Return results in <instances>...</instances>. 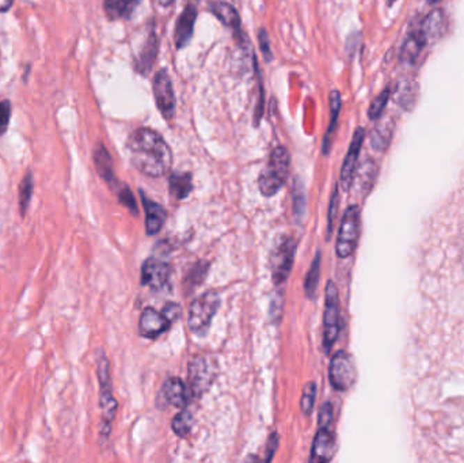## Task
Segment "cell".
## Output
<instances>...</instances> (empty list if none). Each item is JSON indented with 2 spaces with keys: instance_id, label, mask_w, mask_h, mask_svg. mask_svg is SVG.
<instances>
[{
  "instance_id": "obj_1",
  "label": "cell",
  "mask_w": 464,
  "mask_h": 463,
  "mask_svg": "<svg viewBox=\"0 0 464 463\" xmlns=\"http://www.w3.org/2000/svg\"><path fill=\"white\" fill-rule=\"evenodd\" d=\"M127 151L132 165L148 177H162L171 169V149L154 129L133 130L127 142Z\"/></svg>"
},
{
  "instance_id": "obj_2",
  "label": "cell",
  "mask_w": 464,
  "mask_h": 463,
  "mask_svg": "<svg viewBox=\"0 0 464 463\" xmlns=\"http://www.w3.org/2000/svg\"><path fill=\"white\" fill-rule=\"evenodd\" d=\"M291 165V155L285 147H276L266 165V167L262 170L258 185L259 190L263 196L270 197L276 195L283 188L285 179L289 172Z\"/></svg>"
},
{
  "instance_id": "obj_3",
  "label": "cell",
  "mask_w": 464,
  "mask_h": 463,
  "mask_svg": "<svg viewBox=\"0 0 464 463\" xmlns=\"http://www.w3.org/2000/svg\"><path fill=\"white\" fill-rule=\"evenodd\" d=\"M220 295L217 291H208L192 302L189 308L187 325L196 335H206L210 322L220 308Z\"/></svg>"
},
{
  "instance_id": "obj_4",
  "label": "cell",
  "mask_w": 464,
  "mask_h": 463,
  "mask_svg": "<svg viewBox=\"0 0 464 463\" xmlns=\"http://www.w3.org/2000/svg\"><path fill=\"white\" fill-rule=\"evenodd\" d=\"M360 208L349 206L342 216L337 238L335 252L338 257L348 258L355 253L360 238Z\"/></svg>"
},
{
  "instance_id": "obj_5",
  "label": "cell",
  "mask_w": 464,
  "mask_h": 463,
  "mask_svg": "<svg viewBox=\"0 0 464 463\" xmlns=\"http://www.w3.org/2000/svg\"><path fill=\"white\" fill-rule=\"evenodd\" d=\"M97 374L100 381V393H101V411H102L103 434L109 435L110 424L113 423L117 412V401L113 395L111 379H110V367L106 355L101 352L97 359Z\"/></svg>"
},
{
  "instance_id": "obj_6",
  "label": "cell",
  "mask_w": 464,
  "mask_h": 463,
  "mask_svg": "<svg viewBox=\"0 0 464 463\" xmlns=\"http://www.w3.org/2000/svg\"><path fill=\"white\" fill-rule=\"evenodd\" d=\"M341 329V308L339 295L334 282L326 285V302L323 314V347L329 352L334 345Z\"/></svg>"
},
{
  "instance_id": "obj_7",
  "label": "cell",
  "mask_w": 464,
  "mask_h": 463,
  "mask_svg": "<svg viewBox=\"0 0 464 463\" xmlns=\"http://www.w3.org/2000/svg\"><path fill=\"white\" fill-rule=\"evenodd\" d=\"M296 242L292 236H281L276 241L270 255V269L274 284H283L292 269Z\"/></svg>"
},
{
  "instance_id": "obj_8",
  "label": "cell",
  "mask_w": 464,
  "mask_h": 463,
  "mask_svg": "<svg viewBox=\"0 0 464 463\" xmlns=\"http://www.w3.org/2000/svg\"><path fill=\"white\" fill-rule=\"evenodd\" d=\"M217 374V364L212 356H196L189 363V386L194 395L201 397L210 387Z\"/></svg>"
},
{
  "instance_id": "obj_9",
  "label": "cell",
  "mask_w": 464,
  "mask_h": 463,
  "mask_svg": "<svg viewBox=\"0 0 464 463\" xmlns=\"http://www.w3.org/2000/svg\"><path fill=\"white\" fill-rule=\"evenodd\" d=\"M154 97L156 106L166 120H171L176 116L177 98L173 87L171 77L166 70H160L154 77Z\"/></svg>"
},
{
  "instance_id": "obj_10",
  "label": "cell",
  "mask_w": 464,
  "mask_h": 463,
  "mask_svg": "<svg viewBox=\"0 0 464 463\" xmlns=\"http://www.w3.org/2000/svg\"><path fill=\"white\" fill-rule=\"evenodd\" d=\"M357 378L356 367L346 352L335 354L329 368V379L338 391H346L355 385Z\"/></svg>"
},
{
  "instance_id": "obj_11",
  "label": "cell",
  "mask_w": 464,
  "mask_h": 463,
  "mask_svg": "<svg viewBox=\"0 0 464 463\" xmlns=\"http://www.w3.org/2000/svg\"><path fill=\"white\" fill-rule=\"evenodd\" d=\"M364 137H365V130L362 128L356 129L352 143L349 146L348 154L345 156L342 169H341V186L345 192H348L350 189V186L353 185V179L356 174V169H357V162H359V156H360L361 147L364 143Z\"/></svg>"
},
{
  "instance_id": "obj_12",
  "label": "cell",
  "mask_w": 464,
  "mask_h": 463,
  "mask_svg": "<svg viewBox=\"0 0 464 463\" xmlns=\"http://www.w3.org/2000/svg\"><path fill=\"white\" fill-rule=\"evenodd\" d=\"M170 275L171 269L167 262L157 258H150L143 265L141 283L157 291L167 285L170 280Z\"/></svg>"
},
{
  "instance_id": "obj_13",
  "label": "cell",
  "mask_w": 464,
  "mask_h": 463,
  "mask_svg": "<svg viewBox=\"0 0 464 463\" xmlns=\"http://www.w3.org/2000/svg\"><path fill=\"white\" fill-rule=\"evenodd\" d=\"M335 451V437L330 427H319L311 450L312 462H329Z\"/></svg>"
},
{
  "instance_id": "obj_14",
  "label": "cell",
  "mask_w": 464,
  "mask_h": 463,
  "mask_svg": "<svg viewBox=\"0 0 464 463\" xmlns=\"http://www.w3.org/2000/svg\"><path fill=\"white\" fill-rule=\"evenodd\" d=\"M170 325L171 322L163 315V312H159L153 308L143 311L139 322L140 333L147 338H155L163 335L170 328Z\"/></svg>"
},
{
  "instance_id": "obj_15",
  "label": "cell",
  "mask_w": 464,
  "mask_h": 463,
  "mask_svg": "<svg viewBox=\"0 0 464 463\" xmlns=\"http://www.w3.org/2000/svg\"><path fill=\"white\" fill-rule=\"evenodd\" d=\"M196 20H197L196 6L187 4L183 8V11L180 13V18L176 25V47L178 50L185 48L190 43V40L193 37V31H194Z\"/></svg>"
},
{
  "instance_id": "obj_16",
  "label": "cell",
  "mask_w": 464,
  "mask_h": 463,
  "mask_svg": "<svg viewBox=\"0 0 464 463\" xmlns=\"http://www.w3.org/2000/svg\"><path fill=\"white\" fill-rule=\"evenodd\" d=\"M157 52H159V37L155 30H151L134 61V68L139 74L148 75L151 73L157 57Z\"/></svg>"
},
{
  "instance_id": "obj_17",
  "label": "cell",
  "mask_w": 464,
  "mask_h": 463,
  "mask_svg": "<svg viewBox=\"0 0 464 463\" xmlns=\"http://www.w3.org/2000/svg\"><path fill=\"white\" fill-rule=\"evenodd\" d=\"M208 7L223 25L232 29L236 36H243L240 30V17L233 6L224 1H209Z\"/></svg>"
},
{
  "instance_id": "obj_18",
  "label": "cell",
  "mask_w": 464,
  "mask_h": 463,
  "mask_svg": "<svg viewBox=\"0 0 464 463\" xmlns=\"http://www.w3.org/2000/svg\"><path fill=\"white\" fill-rule=\"evenodd\" d=\"M94 163H95V169H97L100 177L113 190H116L117 186H118V181L116 179V174H114L113 159H111V156H110L109 151L106 150V147L103 144H98V147L94 150Z\"/></svg>"
},
{
  "instance_id": "obj_19",
  "label": "cell",
  "mask_w": 464,
  "mask_h": 463,
  "mask_svg": "<svg viewBox=\"0 0 464 463\" xmlns=\"http://www.w3.org/2000/svg\"><path fill=\"white\" fill-rule=\"evenodd\" d=\"M141 199H143V204L146 209V232L148 235H155L162 230V227L167 219V213L163 206L150 200L143 193H141Z\"/></svg>"
},
{
  "instance_id": "obj_20",
  "label": "cell",
  "mask_w": 464,
  "mask_h": 463,
  "mask_svg": "<svg viewBox=\"0 0 464 463\" xmlns=\"http://www.w3.org/2000/svg\"><path fill=\"white\" fill-rule=\"evenodd\" d=\"M445 27H447V22H445L444 13L441 10H435L428 17L424 18V21L419 25V30L428 44V43L438 41V38L444 34Z\"/></svg>"
},
{
  "instance_id": "obj_21",
  "label": "cell",
  "mask_w": 464,
  "mask_h": 463,
  "mask_svg": "<svg viewBox=\"0 0 464 463\" xmlns=\"http://www.w3.org/2000/svg\"><path fill=\"white\" fill-rule=\"evenodd\" d=\"M426 45V41L419 30V26L412 29V31L409 33V36L406 37L405 43H403V47H402V51H401V61L403 64H412L419 53L424 50V47Z\"/></svg>"
},
{
  "instance_id": "obj_22",
  "label": "cell",
  "mask_w": 464,
  "mask_h": 463,
  "mask_svg": "<svg viewBox=\"0 0 464 463\" xmlns=\"http://www.w3.org/2000/svg\"><path fill=\"white\" fill-rule=\"evenodd\" d=\"M143 0H103V8L109 20H128Z\"/></svg>"
},
{
  "instance_id": "obj_23",
  "label": "cell",
  "mask_w": 464,
  "mask_h": 463,
  "mask_svg": "<svg viewBox=\"0 0 464 463\" xmlns=\"http://www.w3.org/2000/svg\"><path fill=\"white\" fill-rule=\"evenodd\" d=\"M163 394L166 401L176 408L185 409L189 402V391L185 384L178 378H170L163 386Z\"/></svg>"
},
{
  "instance_id": "obj_24",
  "label": "cell",
  "mask_w": 464,
  "mask_h": 463,
  "mask_svg": "<svg viewBox=\"0 0 464 463\" xmlns=\"http://www.w3.org/2000/svg\"><path fill=\"white\" fill-rule=\"evenodd\" d=\"M329 103H330V114H332V120H330V126L326 130L325 139H323V154H329V151L332 150V144H333V136H334L335 128H337V121H338V116L341 113V107H342V101H341V94L338 90H333L329 96Z\"/></svg>"
},
{
  "instance_id": "obj_25",
  "label": "cell",
  "mask_w": 464,
  "mask_h": 463,
  "mask_svg": "<svg viewBox=\"0 0 464 463\" xmlns=\"http://www.w3.org/2000/svg\"><path fill=\"white\" fill-rule=\"evenodd\" d=\"M192 189L193 183H192V176L189 173H180V174L177 173L170 177V192L176 199L182 200L187 197Z\"/></svg>"
},
{
  "instance_id": "obj_26",
  "label": "cell",
  "mask_w": 464,
  "mask_h": 463,
  "mask_svg": "<svg viewBox=\"0 0 464 463\" xmlns=\"http://www.w3.org/2000/svg\"><path fill=\"white\" fill-rule=\"evenodd\" d=\"M34 192V177L31 172H27L25 177L20 183V196H18V204H20V212L22 216H25L27 208L30 206L31 197Z\"/></svg>"
},
{
  "instance_id": "obj_27",
  "label": "cell",
  "mask_w": 464,
  "mask_h": 463,
  "mask_svg": "<svg viewBox=\"0 0 464 463\" xmlns=\"http://www.w3.org/2000/svg\"><path fill=\"white\" fill-rule=\"evenodd\" d=\"M376 165L375 162H372L371 159L365 160L362 163L360 169L357 170V174H355V179L353 181L356 180L359 182V186L360 189H364L365 192L369 190V188L372 186V183L375 182V179H376Z\"/></svg>"
},
{
  "instance_id": "obj_28",
  "label": "cell",
  "mask_w": 464,
  "mask_h": 463,
  "mask_svg": "<svg viewBox=\"0 0 464 463\" xmlns=\"http://www.w3.org/2000/svg\"><path fill=\"white\" fill-rule=\"evenodd\" d=\"M392 136V128L388 124H379L371 133V146L376 151H385Z\"/></svg>"
},
{
  "instance_id": "obj_29",
  "label": "cell",
  "mask_w": 464,
  "mask_h": 463,
  "mask_svg": "<svg viewBox=\"0 0 464 463\" xmlns=\"http://www.w3.org/2000/svg\"><path fill=\"white\" fill-rule=\"evenodd\" d=\"M173 431L180 437V438H186L193 427V416L189 411H180L173 420Z\"/></svg>"
},
{
  "instance_id": "obj_30",
  "label": "cell",
  "mask_w": 464,
  "mask_h": 463,
  "mask_svg": "<svg viewBox=\"0 0 464 463\" xmlns=\"http://www.w3.org/2000/svg\"><path fill=\"white\" fill-rule=\"evenodd\" d=\"M319 276H320V252L314 258L312 265L309 268V272L307 273L306 279V294L309 298H314L316 287L319 283Z\"/></svg>"
},
{
  "instance_id": "obj_31",
  "label": "cell",
  "mask_w": 464,
  "mask_h": 463,
  "mask_svg": "<svg viewBox=\"0 0 464 463\" xmlns=\"http://www.w3.org/2000/svg\"><path fill=\"white\" fill-rule=\"evenodd\" d=\"M389 96H391V89L386 87L380 93V96L376 97L373 100V103H371L369 110H368V116H369L371 120H378L382 116V113H383V110H385V107L387 106V103L389 100Z\"/></svg>"
},
{
  "instance_id": "obj_32",
  "label": "cell",
  "mask_w": 464,
  "mask_h": 463,
  "mask_svg": "<svg viewBox=\"0 0 464 463\" xmlns=\"http://www.w3.org/2000/svg\"><path fill=\"white\" fill-rule=\"evenodd\" d=\"M315 397H316V386L314 382L307 384L303 390V395H302V402H300V408L302 412L304 413L306 416L312 412L314 404H315Z\"/></svg>"
},
{
  "instance_id": "obj_33",
  "label": "cell",
  "mask_w": 464,
  "mask_h": 463,
  "mask_svg": "<svg viewBox=\"0 0 464 463\" xmlns=\"http://www.w3.org/2000/svg\"><path fill=\"white\" fill-rule=\"evenodd\" d=\"M206 272H208V265L204 264V262H199L189 273L187 279H186V283H189V288H194L197 287L199 284L203 283L204 282V278H206Z\"/></svg>"
},
{
  "instance_id": "obj_34",
  "label": "cell",
  "mask_w": 464,
  "mask_h": 463,
  "mask_svg": "<svg viewBox=\"0 0 464 463\" xmlns=\"http://www.w3.org/2000/svg\"><path fill=\"white\" fill-rule=\"evenodd\" d=\"M11 119V103L8 100L0 101V136L7 130Z\"/></svg>"
},
{
  "instance_id": "obj_35",
  "label": "cell",
  "mask_w": 464,
  "mask_h": 463,
  "mask_svg": "<svg viewBox=\"0 0 464 463\" xmlns=\"http://www.w3.org/2000/svg\"><path fill=\"white\" fill-rule=\"evenodd\" d=\"M117 195H118V199L121 202V204H124L125 206H128L130 211H134L136 212V202H134V197L130 192L127 185H121V186H117L116 189Z\"/></svg>"
},
{
  "instance_id": "obj_36",
  "label": "cell",
  "mask_w": 464,
  "mask_h": 463,
  "mask_svg": "<svg viewBox=\"0 0 464 463\" xmlns=\"http://www.w3.org/2000/svg\"><path fill=\"white\" fill-rule=\"evenodd\" d=\"M258 41H259V48L262 51V54L265 57L266 61L272 60V51H270V45H269V34L266 31V29H259L258 31Z\"/></svg>"
},
{
  "instance_id": "obj_37",
  "label": "cell",
  "mask_w": 464,
  "mask_h": 463,
  "mask_svg": "<svg viewBox=\"0 0 464 463\" xmlns=\"http://www.w3.org/2000/svg\"><path fill=\"white\" fill-rule=\"evenodd\" d=\"M319 427H330L333 421V407L330 402H326L322 405L318 417Z\"/></svg>"
},
{
  "instance_id": "obj_38",
  "label": "cell",
  "mask_w": 464,
  "mask_h": 463,
  "mask_svg": "<svg viewBox=\"0 0 464 463\" xmlns=\"http://www.w3.org/2000/svg\"><path fill=\"white\" fill-rule=\"evenodd\" d=\"M337 208H338V188H335L330 200V209H329V232H333L334 226L335 215H337Z\"/></svg>"
},
{
  "instance_id": "obj_39",
  "label": "cell",
  "mask_w": 464,
  "mask_h": 463,
  "mask_svg": "<svg viewBox=\"0 0 464 463\" xmlns=\"http://www.w3.org/2000/svg\"><path fill=\"white\" fill-rule=\"evenodd\" d=\"M162 312L173 324L177 318H180V308L178 305H176V303H169L167 306H164V309H163Z\"/></svg>"
},
{
  "instance_id": "obj_40",
  "label": "cell",
  "mask_w": 464,
  "mask_h": 463,
  "mask_svg": "<svg viewBox=\"0 0 464 463\" xmlns=\"http://www.w3.org/2000/svg\"><path fill=\"white\" fill-rule=\"evenodd\" d=\"M277 446H279V435L277 434H273L270 439H269V443H268V448H266V453H268V457H266V461H272L276 450H277Z\"/></svg>"
},
{
  "instance_id": "obj_41",
  "label": "cell",
  "mask_w": 464,
  "mask_h": 463,
  "mask_svg": "<svg viewBox=\"0 0 464 463\" xmlns=\"http://www.w3.org/2000/svg\"><path fill=\"white\" fill-rule=\"evenodd\" d=\"M14 0H0V13H7L11 10Z\"/></svg>"
},
{
  "instance_id": "obj_42",
  "label": "cell",
  "mask_w": 464,
  "mask_h": 463,
  "mask_svg": "<svg viewBox=\"0 0 464 463\" xmlns=\"http://www.w3.org/2000/svg\"><path fill=\"white\" fill-rule=\"evenodd\" d=\"M429 3H438V1H440V0H428Z\"/></svg>"
},
{
  "instance_id": "obj_43",
  "label": "cell",
  "mask_w": 464,
  "mask_h": 463,
  "mask_svg": "<svg viewBox=\"0 0 464 463\" xmlns=\"http://www.w3.org/2000/svg\"><path fill=\"white\" fill-rule=\"evenodd\" d=\"M394 1H396V0H388V3H389V4H392Z\"/></svg>"
}]
</instances>
